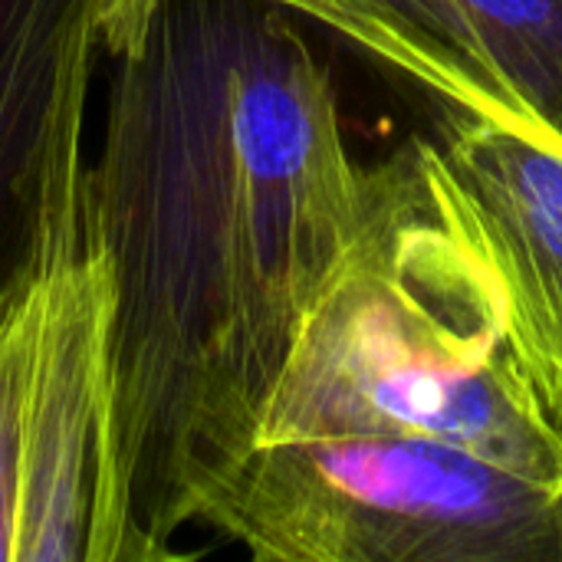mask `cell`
Segmentation results:
<instances>
[{
    "instance_id": "obj_1",
    "label": "cell",
    "mask_w": 562,
    "mask_h": 562,
    "mask_svg": "<svg viewBox=\"0 0 562 562\" xmlns=\"http://www.w3.org/2000/svg\"><path fill=\"white\" fill-rule=\"evenodd\" d=\"M329 66L273 0H158L109 56L86 211L112 267L119 474L151 562L250 451L267 395L362 234Z\"/></svg>"
},
{
    "instance_id": "obj_2",
    "label": "cell",
    "mask_w": 562,
    "mask_h": 562,
    "mask_svg": "<svg viewBox=\"0 0 562 562\" xmlns=\"http://www.w3.org/2000/svg\"><path fill=\"white\" fill-rule=\"evenodd\" d=\"M418 435L562 487V435L507 329L491 267L415 145L293 342L257 441Z\"/></svg>"
},
{
    "instance_id": "obj_3",
    "label": "cell",
    "mask_w": 562,
    "mask_h": 562,
    "mask_svg": "<svg viewBox=\"0 0 562 562\" xmlns=\"http://www.w3.org/2000/svg\"><path fill=\"white\" fill-rule=\"evenodd\" d=\"M112 267L69 128L33 257L0 290V562H151L119 474Z\"/></svg>"
},
{
    "instance_id": "obj_4",
    "label": "cell",
    "mask_w": 562,
    "mask_h": 562,
    "mask_svg": "<svg viewBox=\"0 0 562 562\" xmlns=\"http://www.w3.org/2000/svg\"><path fill=\"white\" fill-rule=\"evenodd\" d=\"M198 524L257 562H562V487L418 435L257 441Z\"/></svg>"
},
{
    "instance_id": "obj_5",
    "label": "cell",
    "mask_w": 562,
    "mask_h": 562,
    "mask_svg": "<svg viewBox=\"0 0 562 562\" xmlns=\"http://www.w3.org/2000/svg\"><path fill=\"white\" fill-rule=\"evenodd\" d=\"M491 267L514 352L562 435V145L448 105L438 142H412Z\"/></svg>"
},
{
    "instance_id": "obj_6",
    "label": "cell",
    "mask_w": 562,
    "mask_h": 562,
    "mask_svg": "<svg viewBox=\"0 0 562 562\" xmlns=\"http://www.w3.org/2000/svg\"><path fill=\"white\" fill-rule=\"evenodd\" d=\"M451 109L562 145V0H273Z\"/></svg>"
},
{
    "instance_id": "obj_7",
    "label": "cell",
    "mask_w": 562,
    "mask_h": 562,
    "mask_svg": "<svg viewBox=\"0 0 562 562\" xmlns=\"http://www.w3.org/2000/svg\"><path fill=\"white\" fill-rule=\"evenodd\" d=\"M95 0H0V290L36 250L59 148L86 119Z\"/></svg>"
},
{
    "instance_id": "obj_8",
    "label": "cell",
    "mask_w": 562,
    "mask_h": 562,
    "mask_svg": "<svg viewBox=\"0 0 562 562\" xmlns=\"http://www.w3.org/2000/svg\"><path fill=\"white\" fill-rule=\"evenodd\" d=\"M158 0H95V36L105 56L135 53Z\"/></svg>"
}]
</instances>
